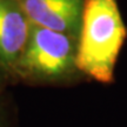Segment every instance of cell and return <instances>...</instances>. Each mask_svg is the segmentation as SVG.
<instances>
[{
	"label": "cell",
	"instance_id": "cell-3",
	"mask_svg": "<svg viewBox=\"0 0 127 127\" xmlns=\"http://www.w3.org/2000/svg\"><path fill=\"white\" fill-rule=\"evenodd\" d=\"M30 28L31 21L19 0H0V86L15 82Z\"/></svg>",
	"mask_w": 127,
	"mask_h": 127
},
{
	"label": "cell",
	"instance_id": "cell-1",
	"mask_svg": "<svg viewBox=\"0 0 127 127\" xmlns=\"http://www.w3.org/2000/svg\"><path fill=\"white\" fill-rule=\"evenodd\" d=\"M126 39L127 26L118 0H86L78 46V67L82 75L111 84Z\"/></svg>",
	"mask_w": 127,
	"mask_h": 127
},
{
	"label": "cell",
	"instance_id": "cell-4",
	"mask_svg": "<svg viewBox=\"0 0 127 127\" xmlns=\"http://www.w3.org/2000/svg\"><path fill=\"white\" fill-rule=\"evenodd\" d=\"M32 24L79 38L86 0H19Z\"/></svg>",
	"mask_w": 127,
	"mask_h": 127
},
{
	"label": "cell",
	"instance_id": "cell-2",
	"mask_svg": "<svg viewBox=\"0 0 127 127\" xmlns=\"http://www.w3.org/2000/svg\"><path fill=\"white\" fill-rule=\"evenodd\" d=\"M79 38L31 23L30 35L15 71V82L69 85L85 78L78 67Z\"/></svg>",
	"mask_w": 127,
	"mask_h": 127
},
{
	"label": "cell",
	"instance_id": "cell-5",
	"mask_svg": "<svg viewBox=\"0 0 127 127\" xmlns=\"http://www.w3.org/2000/svg\"><path fill=\"white\" fill-rule=\"evenodd\" d=\"M0 127H14V123H12V117L9 114V111L1 96H0Z\"/></svg>",
	"mask_w": 127,
	"mask_h": 127
}]
</instances>
